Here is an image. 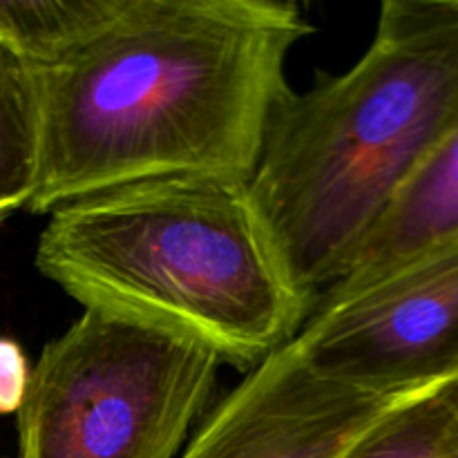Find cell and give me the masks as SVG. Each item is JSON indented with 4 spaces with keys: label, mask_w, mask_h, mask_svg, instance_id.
<instances>
[{
    "label": "cell",
    "mask_w": 458,
    "mask_h": 458,
    "mask_svg": "<svg viewBox=\"0 0 458 458\" xmlns=\"http://www.w3.org/2000/svg\"><path fill=\"white\" fill-rule=\"evenodd\" d=\"M295 343L320 371L383 396L450 385L458 378V237L311 313Z\"/></svg>",
    "instance_id": "5"
},
{
    "label": "cell",
    "mask_w": 458,
    "mask_h": 458,
    "mask_svg": "<svg viewBox=\"0 0 458 458\" xmlns=\"http://www.w3.org/2000/svg\"><path fill=\"white\" fill-rule=\"evenodd\" d=\"M31 367L21 344L0 335V416L18 414L30 389Z\"/></svg>",
    "instance_id": "11"
},
{
    "label": "cell",
    "mask_w": 458,
    "mask_h": 458,
    "mask_svg": "<svg viewBox=\"0 0 458 458\" xmlns=\"http://www.w3.org/2000/svg\"><path fill=\"white\" fill-rule=\"evenodd\" d=\"M313 31L289 0H123L79 52L31 72L38 177L27 210L143 179L249 182Z\"/></svg>",
    "instance_id": "1"
},
{
    "label": "cell",
    "mask_w": 458,
    "mask_h": 458,
    "mask_svg": "<svg viewBox=\"0 0 458 458\" xmlns=\"http://www.w3.org/2000/svg\"><path fill=\"white\" fill-rule=\"evenodd\" d=\"M34 264L83 309L191 338L242 371L311 316L242 179L174 174L67 201Z\"/></svg>",
    "instance_id": "3"
},
{
    "label": "cell",
    "mask_w": 458,
    "mask_h": 458,
    "mask_svg": "<svg viewBox=\"0 0 458 458\" xmlns=\"http://www.w3.org/2000/svg\"><path fill=\"white\" fill-rule=\"evenodd\" d=\"M343 458H458V423L443 387L398 403Z\"/></svg>",
    "instance_id": "10"
},
{
    "label": "cell",
    "mask_w": 458,
    "mask_h": 458,
    "mask_svg": "<svg viewBox=\"0 0 458 458\" xmlns=\"http://www.w3.org/2000/svg\"><path fill=\"white\" fill-rule=\"evenodd\" d=\"M443 396H445L447 405H450L452 414H454V419L458 423V378L452 380L450 385H445V387H443Z\"/></svg>",
    "instance_id": "12"
},
{
    "label": "cell",
    "mask_w": 458,
    "mask_h": 458,
    "mask_svg": "<svg viewBox=\"0 0 458 458\" xmlns=\"http://www.w3.org/2000/svg\"><path fill=\"white\" fill-rule=\"evenodd\" d=\"M123 0H0V45L27 70L65 61L94 38Z\"/></svg>",
    "instance_id": "8"
},
{
    "label": "cell",
    "mask_w": 458,
    "mask_h": 458,
    "mask_svg": "<svg viewBox=\"0 0 458 458\" xmlns=\"http://www.w3.org/2000/svg\"><path fill=\"white\" fill-rule=\"evenodd\" d=\"M456 110L458 0H385L347 72L282 98L249 191L311 311Z\"/></svg>",
    "instance_id": "2"
},
{
    "label": "cell",
    "mask_w": 458,
    "mask_h": 458,
    "mask_svg": "<svg viewBox=\"0 0 458 458\" xmlns=\"http://www.w3.org/2000/svg\"><path fill=\"white\" fill-rule=\"evenodd\" d=\"M458 237V110L353 250L343 276L316 300L322 311L371 289ZM311 318V316H309Z\"/></svg>",
    "instance_id": "7"
},
{
    "label": "cell",
    "mask_w": 458,
    "mask_h": 458,
    "mask_svg": "<svg viewBox=\"0 0 458 458\" xmlns=\"http://www.w3.org/2000/svg\"><path fill=\"white\" fill-rule=\"evenodd\" d=\"M222 365L195 340L83 309L31 367L18 458H174Z\"/></svg>",
    "instance_id": "4"
},
{
    "label": "cell",
    "mask_w": 458,
    "mask_h": 458,
    "mask_svg": "<svg viewBox=\"0 0 458 458\" xmlns=\"http://www.w3.org/2000/svg\"><path fill=\"white\" fill-rule=\"evenodd\" d=\"M407 398L325 374L293 338L246 371L210 410L182 458H343Z\"/></svg>",
    "instance_id": "6"
},
{
    "label": "cell",
    "mask_w": 458,
    "mask_h": 458,
    "mask_svg": "<svg viewBox=\"0 0 458 458\" xmlns=\"http://www.w3.org/2000/svg\"><path fill=\"white\" fill-rule=\"evenodd\" d=\"M38 177V107L31 72L0 45V226L27 210Z\"/></svg>",
    "instance_id": "9"
}]
</instances>
